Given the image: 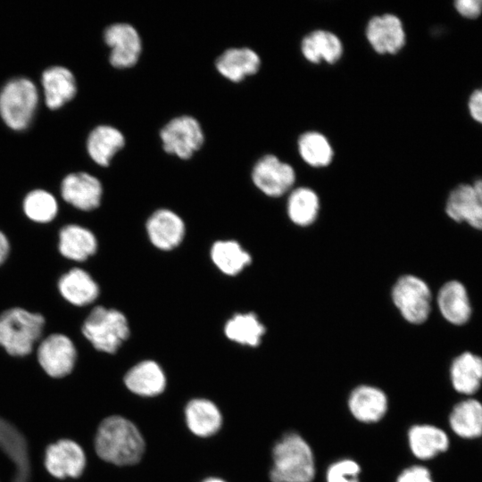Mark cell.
Instances as JSON below:
<instances>
[{
  "mask_svg": "<svg viewBox=\"0 0 482 482\" xmlns=\"http://www.w3.org/2000/svg\"><path fill=\"white\" fill-rule=\"evenodd\" d=\"M37 102V90L30 79H11L0 92V115L8 127L22 130L30 123Z\"/></svg>",
  "mask_w": 482,
  "mask_h": 482,
  "instance_id": "obj_5",
  "label": "cell"
},
{
  "mask_svg": "<svg viewBox=\"0 0 482 482\" xmlns=\"http://www.w3.org/2000/svg\"><path fill=\"white\" fill-rule=\"evenodd\" d=\"M387 406L386 394L379 388L368 385L353 389L348 399L352 415L364 423L380 420L385 416Z\"/></svg>",
  "mask_w": 482,
  "mask_h": 482,
  "instance_id": "obj_19",
  "label": "cell"
},
{
  "mask_svg": "<svg viewBox=\"0 0 482 482\" xmlns=\"http://www.w3.org/2000/svg\"><path fill=\"white\" fill-rule=\"evenodd\" d=\"M35 354L43 371L52 378L71 375L78 361V350L73 341L58 333L44 337L36 347Z\"/></svg>",
  "mask_w": 482,
  "mask_h": 482,
  "instance_id": "obj_7",
  "label": "cell"
},
{
  "mask_svg": "<svg viewBox=\"0 0 482 482\" xmlns=\"http://www.w3.org/2000/svg\"><path fill=\"white\" fill-rule=\"evenodd\" d=\"M436 302L443 318L454 326L465 325L471 318L472 305L468 290L457 279L449 280L440 287Z\"/></svg>",
  "mask_w": 482,
  "mask_h": 482,
  "instance_id": "obj_18",
  "label": "cell"
},
{
  "mask_svg": "<svg viewBox=\"0 0 482 482\" xmlns=\"http://www.w3.org/2000/svg\"><path fill=\"white\" fill-rule=\"evenodd\" d=\"M24 215L32 222L47 224L52 222L59 212L56 196L43 188H35L28 192L22 201Z\"/></svg>",
  "mask_w": 482,
  "mask_h": 482,
  "instance_id": "obj_30",
  "label": "cell"
},
{
  "mask_svg": "<svg viewBox=\"0 0 482 482\" xmlns=\"http://www.w3.org/2000/svg\"><path fill=\"white\" fill-rule=\"evenodd\" d=\"M319 208V197L311 188L298 187L292 191L288 197V216L299 226H308L312 223L318 215Z\"/></svg>",
  "mask_w": 482,
  "mask_h": 482,
  "instance_id": "obj_33",
  "label": "cell"
},
{
  "mask_svg": "<svg viewBox=\"0 0 482 482\" xmlns=\"http://www.w3.org/2000/svg\"><path fill=\"white\" fill-rule=\"evenodd\" d=\"M105 44L111 48L110 63L117 69L134 66L142 52V40L137 29L127 22H116L104 32Z\"/></svg>",
  "mask_w": 482,
  "mask_h": 482,
  "instance_id": "obj_10",
  "label": "cell"
},
{
  "mask_svg": "<svg viewBox=\"0 0 482 482\" xmlns=\"http://www.w3.org/2000/svg\"><path fill=\"white\" fill-rule=\"evenodd\" d=\"M392 297L408 322L421 324L428 320L431 312L432 294L421 278L413 275L401 277L393 287Z\"/></svg>",
  "mask_w": 482,
  "mask_h": 482,
  "instance_id": "obj_6",
  "label": "cell"
},
{
  "mask_svg": "<svg viewBox=\"0 0 482 482\" xmlns=\"http://www.w3.org/2000/svg\"><path fill=\"white\" fill-rule=\"evenodd\" d=\"M45 318L21 307L0 314V346L12 357L32 354L44 338Z\"/></svg>",
  "mask_w": 482,
  "mask_h": 482,
  "instance_id": "obj_2",
  "label": "cell"
},
{
  "mask_svg": "<svg viewBox=\"0 0 482 482\" xmlns=\"http://www.w3.org/2000/svg\"><path fill=\"white\" fill-rule=\"evenodd\" d=\"M210 256L224 274L235 276L251 263V255L235 240H219L212 244Z\"/></svg>",
  "mask_w": 482,
  "mask_h": 482,
  "instance_id": "obj_28",
  "label": "cell"
},
{
  "mask_svg": "<svg viewBox=\"0 0 482 482\" xmlns=\"http://www.w3.org/2000/svg\"><path fill=\"white\" fill-rule=\"evenodd\" d=\"M409 446L419 459L428 460L448 448L449 440L440 428L431 425H415L408 433Z\"/></svg>",
  "mask_w": 482,
  "mask_h": 482,
  "instance_id": "obj_27",
  "label": "cell"
},
{
  "mask_svg": "<svg viewBox=\"0 0 482 482\" xmlns=\"http://www.w3.org/2000/svg\"><path fill=\"white\" fill-rule=\"evenodd\" d=\"M61 296L71 305L86 308L100 295V287L93 276L83 268L73 267L63 273L57 282Z\"/></svg>",
  "mask_w": 482,
  "mask_h": 482,
  "instance_id": "obj_15",
  "label": "cell"
},
{
  "mask_svg": "<svg viewBox=\"0 0 482 482\" xmlns=\"http://www.w3.org/2000/svg\"><path fill=\"white\" fill-rule=\"evenodd\" d=\"M188 428L198 436H210L220 428L222 417L218 407L207 399H193L186 407Z\"/></svg>",
  "mask_w": 482,
  "mask_h": 482,
  "instance_id": "obj_25",
  "label": "cell"
},
{
  "mask_svg": "<svg viewBox=\"0 0 482 482\" xmlns=\"http://www.w3.org/2000/svg\"><path fill=\"white\" fill-rule=\"evenodd\" d=\"M224 333L231 341L255 347L261 343L265 327L254 313H237L226 322Z\"/></svg>",
  "mask_w": 482,
  "mask_h": 482,
  "instance_id": "obj_31",
  "label": "cell"
},
{
  "mask_svg": "<svg viewBox=\"0 0 482 482\" xmlns=\"http://www.w3.org/2000/svg\"><path fill=\"white\" fill-rule=\"evenodd\" d=\"M80 332L95 350L112 354L128 339L129 327L121 312L96 305L90 308L84 319Z\"/></svg>",
  "mask_w": 482,
  "mask_h": 482,
  "instance_id": "obj_4",
  "label": "cell"
},
{
  "mask_svg": "<svg viewBox=\"0 0 482 482\" xmlns=\"http://www.w3.org/2000/svg\"><path fill=\"white\" fill-rule=\"evenodd\" d=\"M272 482H312L315 475L314 457L309 444L298 434L283 436L272 450Z\"/></svg>",
  "mask_w": 482,
  "mask_h": 482,
  "instance_id": "obj_3",
  "label": "cell"
},
{
  "mask_svg": "<svg viewBox=\"0 0 482 482\" xmlns=\"http://www.w3.org/2000/svg\"><path fill=\"white\" fill-rule=\"evenodd\" d=\"M203 482H225V481L217 478H209L204 479Z\"/></svg>",
  "mask_w": 482,
  "mask_h": 482,
  "instance_id": "obj_39",
  "label": "cell"
},
{
  "mask_svg": "<svg viewBox=\"0 0 482 482\" xmlns=\"http://www.w3.org/2000/svg\"><path fill=\"white\" fill-rule=\"evenodd\" d=\"M10 243L4 232L0 230V266L7 260L10 253Z\"/></svg>",
  "mask_w": 482,
  "mask_h": 482,
  "instance_id": "obj_38",
  "label": "cell"
},
{
  "mask_svg": "<svg viewBox=\"0 0 482 482\" xmlns=\"http://www.w3.org/2000/svg\"><path fill=\"white\" fill-rule=\"evenodd\" d=\"M252 180L263 194L278 197L292 187L295 180V172L290 164L273 154H266L254 164Z\"/></svg>",
  "mask_w": 482,
  "mask_h": 482,
  "instance_id": "obj_12",
  "label": "cell"
},
{
  "mask_svg": "<svg viewBox=\"0 0 482 482\" xmlns=\"http://www.w3.org/2000/svg\"><path fill=\"white\" fill-rule=\"evenodd\" d=\"M260 66V56L249 47L228 48L215 61L219 73L232 82H240L255 74Z\"/></svg>",
  "mask_w": 482,
  "mask_h": 482,
  "instance_id": "obj_20",
  "label": "cell"
},
{
  "mask_svg": "<svg viewBox=\"0 0 482 482\" xmlns=\"http://www.w3.org/2000/svg\"><path fill=\"white\" fill-rule=\"evenodd\" d=\"M45 466L54 478H78L85 469L86 455L76 442L61 439L46 448Z\"/></svg>",
  "mask_w": 482,
  "mask_h": 482,
  "instance_id": "obj_13",
  "label": "cell"
},
{
  "mask_svg": "<svg viewBox=\"0 0 482 482\" xmlns=\"http://www.w3.org/2000/svg\"><path fill=\"white\" fill-rule=\"evenodd\" d=\"M371 47L378 54H396L405 45V31L399 17L385 13L372 17L365 30Z\"/></svg>",
  "mask_w": 482,
  "mask_h": 482,
  "instance_id": "obj_14",
  "label": "cell"
},
{
  "mask_svg": "<svg viewBox=\"0 0 482 482\" xmlns=\"http://www.w3.org/2000/svg\"><path fill=\"white\" fill-rule=\"evenodd\" d=\"M445 212L453 221L465 222L482 231V179L472 184H459L452 189L446 199Z\"/></svg>",
  "mask_w": 482,
  "mask_h": 482,
  "instance_id": "obj_9",
  "label": "cell"
},
{
  "mask_svg": "<svg viewBox=\"0 0 482 482\" xmlns=\"http://www.w3.org/2000/svg\"><path fill=\"white\" fill-rule=\"evenodd\" d=\"M396 482H433L429 470L422 466L405 469L397 478Z\"/></svg>",
  "mask_w": 482,
  "mask_h": 482,
  "instance_id": "obj_35",
  "label": "cell"
},
{
  "mask_svg": "<svg viewBox=\"0 0 482 482\" xmlns=\"http://www.w3.org/2000/svg\"><path fill=\"white\" fill-rule=\"evenodd\" d=\"M468 110L471 118L482 124V87L470 94L468 100Z\"/></svg>",
  "mask_w": 482,
  "mask_h": 482,
  "instance_id": "obj_37",
  "label": "cell"
},
{
  "mask_svg": "<svg viewBox=\"0 0 482 482\" xmlns=\"http://www.w3.org/2000/svg\"><path fill=\"white\" fill-rule=\"evenodd\" d=\"M301 52L303 57L312 63H319L321 61L335 63L343 54V44L333 32L317 29L303 38Z\"/></svg>",
  "mask_w": 482,
  "mask_h": 482,
  "instance_id": "obj_24",
  "label": "cell"
},
{
  "mask_svg": "<svg viewBox=\"0 0 482 482\" xmlns=\"http://www.w3.org/2000/svg\"><path fill=\"white\" fill-rule=\"evenodd\" d=\"M98 249L95 233L87 227L71 223L63 226L58 234V251L66 260L79 264L93 257Z\"/></svg>",
  "mask_w": 482,
  "mask_h": 482,
  "instance_id": "obj_17",
  "label": "cell"
},
{
  "mask_svg": "<svg viewBox=\"0 0 482 482\" xmlns=\"http://www.w3.org/2000/svg\"><path fill=\"white\" fill-rule=\"evenodd\" d=\"M102 195L100 180L87 172L70 173L60 185L61 199L79 212H87L98 208Z\"/></svg>",
  "mask_w": 482,
  "mask_h": 482,
  "instance_id": "obj_11",
  "label": "cell"
},
{
  "mask_svg": "<svg viewBox=\"0 0 482 482\" xmlns=\"http://www.w3.org/2000/svg\"><path fill=\"white\" fill-rule=\"evenodd\" d=\"M124 383L129 390L141 396L161 394L166 385V378L160 365L150 360L133 366L125 375Z\"/></svg>",
  "mask_w": 482,
  "mask_h": 482,
  "instance_id": "obj_22",
  "label": "cell"
},
{
  "mask_svg": "<svg viewBox=\"0 0 482 482\" xmlns=\"http://www.w3.org/2000/svg\"><path fill=\"white\" fill-rule=\"evenodd\" d=\"M42 86L45 101L51 110L62 107L77 93V85L72 72L62 66H53L43 72Z\"/></svg>",
  "mask_w": 482,
  "mask_h": 482,
  "instance_id": "obj_21",
  "label": "cell"
},
{
  "mask_svg": "<svg viewBox=\"0 0 482 482\" xmlns=\"http://www.w3.org/2000/svg\"><path fill=\"white\" fill-rule=\"evenodd\" d=\"M145 229L150 242L162 251L179 246L186 232L183 220L169 209H159L153 212L146 220Z\"/></svg>",
  "mask_w": 482,
  "mask_h": 482,
  "instance_id": "obj_16",
  "label": "cell"
},
{
  "mask_svg": "<svg viewBox=\"0 0 482 482\" xmlns=\"http://www.w3.org/2000/svg\"><path fill=\"white\" fill-rule=\"evenodd\" d=\"M125 137L117 128L99 125L93 129L87 139L90 158L100 166H108L114 155L125 145Z\"/></svg>",
  "mask_w": 482,
  "mask_h": 482,
  "instance_id": "obj_23",
  "label": "cell"
},
{
  "mask_svg": "<svg viewBox=\"0 0 482 482\" xmlns=\"http://www.w3.org/2000/svg\"><path fill=\"white\" fill-rule=\"evenodd\" d=\"M453 387L462 394H473L482 381V357L464 352L455 357L450 369Z\"/></svg>",
  "mask_w": 482,
  "mask_h": 482,
  "instance_id": "obj_26",
  "label": "cell"
},
{
  "mask_svg": "<svg viewBox=\"0 0 482 482\" xmlns=\"http://www.w3.org/2000/svg\"><path fill=\"white\" fill-rule=\"evenodd\" d=\"M160 138L166 153L187 160L201 148L204 134L195 118L180 115L171 119L162 128Z\"/></svg>",
  "mask_w": 482,
  "mask_h": 482,
  "instance_id": "obj_8",
  "label": "cell"
},
{
  "mask_svg": "<svg viewBox=\"0 0 482 482\" xmlns=\"http://www.w3.org/2000/svg\"><path fill=\"white\" fill-rule=\"evenodd\" d=\"M97 455L119 466L138 462L145 451V442L137 428L129 420L113 415L104 419L95 438Z\"/></svg>",
  "mask_w": 482,
  "mask_h": 482,
  "instance_id": "obj_1",
  "label": "cell"
},
{
  "mask_svg": "<svg viewBox=\"0 0 482 482\" xmlns=\"http://www.w3.org/2000/svg\"><path fill=\"white\" fill-rule=\"evenodd\" d=\"M302 159L312 167H325L330 164L334 152L328 139L317 131L302 134L297 142Z\"/></svg>",
  "mask_w": 482,
  "mask_h": 482,
  "instance_id": "obj_32",
  "label": "cell"
},
{
  "mask_svg": "<svg viewBox=\"0 0 482 482\" xmlns=\"http://www.w3.org/2000/svg\"><path fill=\"white\" fill-rule=\"evenodd\" d=\"M361 468L351 459H344L331 464L327 470V482H359Z\"/></svg>",
  "mask_w": 482,
  "mask_h": 482,
  "instance_id": "obj_34",
  "label": "cell"
},
{
  "mask_svg": "<svg viewBox=\"0 0 482 482\" xmlns=\"http://www.w3.org/2000/svg\"><path fill=\"white\" fill-rule=\"evenodd\" d=\"M453 430L461 437L474 438L482 435V404L474 399L458 403L450 415Z\"/></svg>",
  "mask_w": 482,
  "mask_h": 482,
  "instance_id": "obj_29",
  "label": "cell"
},
{
  "mask_svg": "<svg viewBox=\"0 0 482 482\" xmlns=\"http://www.w3.org/2000/svg\"><path fill=\"white\" fill-rule=\"evenodd\" d=\"M454 8L462 17L476 19L482 13V0H457Z\"/></svg>",
  "mask_w": 482,
  "mask_h": 482,
  "instance_id": "obj_36",
  "label": "cell"
}]
</instances>
